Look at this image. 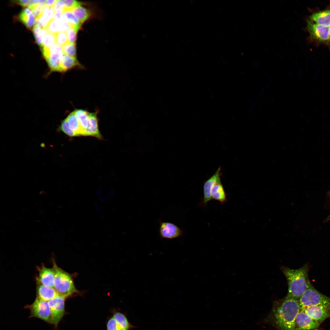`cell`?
<instances>
[{"mask_svg": "<svg viewBox=\"0 0 330 330\" xmlns=\"http://www.w3.org/2000/svg\"><path fill=\"white\" fill-rule=\"evenodd\" d=\"M300 310L299 300L285 297L274 302L270 321L278 330H294L295 319Z\"/></svg>", "mask_w": 330, "mask_h": 330, "instance_id": "cell-1", "label": "cell"}, {"mask_svg": "<svg viewBox=\"0 0 330 330\" xmlns=\"http://www.w3.org/2000/svg\"><path fill=\"white\" fill-rule=\"evenodd\" d=\"M282 271L286 278L288 284V291L286 297L299 300L311 284L308 278L309 266L305 264L297 269L282 267Z\"/></svg>", "mask_w": 330, "mask_h": 330, "instance_id": "cell-2", "label": "cell"}, {"mask_svg": "<svg viewBox=\"0 0 330 330\" xmlns=\"http://www.w3.org/2000/svg\"><path fill=\"white\" fill-rule=\"evenodd\" d=\"M53 268L54 272V288L58 295L66 298L78 293L71 275L59 267L53 260Z\"/></svg>", "mask_w": 330, "mask_h": 330, "instance_id": "cell-3", "label": "cell"}, {"mask_svg": "<svg viewBox=\"0 0 330 330\" xmlns=\"http://www.w3.org/2000/svg\"><path fill=\"white\" fill-rule=\"evenodd\" d=\"M299 300L301 308L317 305L324 307L330 312V297L318 291L311 284Z\"/></svg>", "mask_w": 330, "mask_h": 330, "instance_id": "cell-4", "label": "cell"}, {"mask_svg": "<svg viewBox=\"0 0 330 330\" xmlns=\"http://www.w3.org/2000/svg\"><path fill=\"white\" fill-rule=\"evenodd\" d=\"M27 306L30 310V317L37 318L52 324L51 312L48 301L36 297L32 303Z\"/></svg>", "mask_w": 330, "mask_h": 330, "instance_id": "cell-5", "label": "cell"}, {"mask_svg": "<svg viewBox=\"0 0 330 330\" xmlns=\"http://www.w3.org/2000/svg\"><path fill=\"white\" fill-rule=\"evenodd\" d=\"M307 29L312 41L317 44H330V36L328 27L318 25L307 19Z\"/></svg>", "mask_w": 330, "mask_h": 330, "instance_id": "cell-6", "label": "cell"}, {"mask_svg": "<svg viewBox=\"0 0 330 330\" xmlns=\"http://www.w3.org/2000/svg\"><path fill=\"white\" fill-rule=\"evenodd\" d=\"M66 298L60 295L48 301L50 307L52 324L57 327L65 314V301Z\"/></svg>", "mask_w": 330, "mask_h": 330, "instance_id": "cell-7", "label": "cell"}, {"mask_svg": "<svg viewBox=\"0 0 330 330\" xmlns=\"http://www.w3.org/2000/svg\"><path fill=\"white\" fill-rule=\"evenodd\" d=\"M159 234L161 238L174 239L183 235L182 229L176 225L170 222H159Z\"/></svg>", "mask_w": 330, "mask_h": 330, "instance_id": "cell-8", "label": "cell"}, {"mask_svg": "<svg viewBox=\"0 0 330 330\" xmlns=\"http://www.w3.org/2000/svg\"><path fill=\"white\" fill-rule=\"evenodd\" d=\"M320 324L300 310L295 321L294 330H317Z\"/></svg>", "mask_w": 330, "mask_h": 330, "instance_id": "cell-9", "label": "cell"}, {"mask_svg": "<svg viewBox=\"0 0 330 330\" xmlns=\"http://www.w3.org/2000/svg\"><path fill=\"white\" fill-rule=\"evenodd\" d=\"M301 310L304 311L320 324L330 317V312L321 306H308L301 308Z\"/></svg>", "mask_w": 330, "mask_h": 330, "instance_id": "cell-10", "label": "cell"}, {"mask_svg": "<svg viewBox=\"0 0 330 330\" xmlns=\"http://www.w3.org/2000/svg\"><path fill=\"white\" fill-rule=\"evenodd\" d=\"M221 169L219 167L214 174L205 182L203 187L204 197L203 202L204 204L211 200V189L215 185L221 182Z\"/></svg>", "mask_w": 330, "mask_h": 330, "instance_id": "cell-11", "label": "cell"}, {"mask_svg": "<svg viewBox=\"0 0 330 330\" xmlns=\"http://www.w3.org/2000/svg\"><path fill=\"white\" fill-rule=\"evenodd\" d=\"M37 280L44 285L54 288V272L53 268L42 266L39 269L38 277Z\"/></svg>", "mask_w": 330, "mask_h": 330, "instance_id": "cell-12", "label": "cell"}, {"mask_svg": "<svg viewBox=\"0 0 330 330\" xmlns=\"http://www.w3.org/2000/svg\"><path fill=\"white\" fill-rule=\"evenodd\" d=\"M97 112L90 113L89 115V122L85 136L95 137L98 139L103 140V137L99 129Z\"/></svg>", "mask_w": 330, "mask_h": 330, "instance_id": "cell-13", "label": "cell"}, {"mask_svg": "<svg viewBox=\"0 0 330 330\" xmlns=\"http://www.w3.org/2000/svg\"><path fill=\"white\" fill-rule=\"evenodd\" d=\"M63 53H48L44 58L47 63L49 71L46 77L53 72L61 73L60 66L61 60Z\"/></svg>", "mask_w": 330, "mask_h": 330, "instance_id": "cell-14", "label": "cell"}, {"mask_svg": "<svg viewBox=\"0 0 330 330\" xmlns=\"http://www.w3.org/2000/svg\"><path fill=\"white\" fill-rule=\"evenodd\" d=\"M36 291L37 297L48 302L59 295L54 288L44 285L38 281L37 282Z\"/></svg>", "mask_w": 330, "mask_h": 330, "instance_id": "cell-15", "label": "cell"}, {"mask_svg": "<svg viewBox=\"0 0 330 330\" xmlns=\"http://www.w3.org/2000/svg\"><path fill=\"white\" fill-rule=\"evenodd\" d=\"M70 27L69 24L62 16L60 19L52 20L46 28L48 32L55 34L59 32H65Z\"/></svg>", "mask_w": 330, "mask_h": 330, "instance_id": "cell-16", "label": "cell"}, {"mask_svg": "<svg viewBox=\"0 0 330 330\" xmlns=\"http://www.w3.org/2000/svg\"><path fill=\"white\" fill-rule=\"evenodd\" d=\"M310 19L315 23L328 27L330 24V9L314 13L310 15Z\"/></svg>", "mask_w": 330, "mask_h": 330, "instance_id": "cell-17", "label": "cell"}, {"mask_svg": "<svg viewBox=\"0 0 330 330\" xmlns=\"http://www.w3.org/2000/svg\"><path fill=\"white\" fill-rule=\"evenodd\" d=\"M60 66L61 73L65 72L76 67L83 68V66L79 63L76 57L71 56L64 54L61 58Z\"/></svg>", "mask_w": 330, "mask_h": 330, "instance_id": "cell-18", "label": "cell"}, {"mask_svg": "<svg viewBox=\"0 0 330 330\" xmlns=\"http://www.w3.org/2000/svg\"><path fill=\"white\" fill-rule=\"evenodd\" d=\"M19 18L28 29H32L36 20L35 16L29 8H26L23 9L20 13Z\"/></svg>", "mask_w": 330, "mask_h": 330, "instance_id": "cell-19", "label": "cell"}, {"mask_svg": "<svg viewBox=\"0 0 330 330\" xmlns=\"http://www.w3.org/2000/svg\"><path fill=\"white\" fill-rule=\"evenodd\" d=\"M65 119L69 127L74 132L76 137L83 136L82 130L74 111L70 113Z\"/></svg>", "mask_w": 330, "mask_h": 330, "instance_id": "cell-20", "label": "cell"}, {"mask_svg": "<svg viewBox=\"0 0 330 330\" xmlns=\"http://www.w3.org/2000/svg\"><path fill=\"white\" fill-rule=\"evenodd\" d=\"M212 199L218 201L223 204L226 201V194L221 182L214 185L211 190Z\"/></svg>", "mask_w": 330, "mask_h": 330, "instance_id": "cell-21", "label": "cell"}, {"mask_svg": "<svg viewBox=\"0 0 330 330\" xmlns=\"http://www.w3.org/2000/svg\"><path fill=\"white\" fill-rule=\"evenodd\" d=\"M74 111L82 130L83 136H85L88 124L89 112L86 110L81 109H76Z\"/></svg>", "mask_w": 330, "mask_h": 330, "instance_id": "cell-22", "label": "cell"}, {"mask_svg": "<svg viewBox=\"0 0 330 330\" xmlns=\"http://www.w3.org/2000/svg\"><path fill=\"white\" fill-rule=\"evenodd\" d=\"M62 18L77 31L80 28L82 23L75 16L72 11H65L62 14Z\"/></svg>", "mask_w": 330, "mask_h": 330, "instance_id": "cell-23", "label": "cell"}, {"mask_svg": "<svg viewBox=\"0 0 330 330\" xmlns=\"http://www.w3.org/2000/svg\"><path fill=\"white\" fill-rule=\"evenodd\" d=\"M116 321L121 330H130L133 327L129 322L126 316L123 314L117 312L112 316Z\"/></svg>", "mask_w": 330, "mask_h": 330, "instance_id": "cell-24", "label": "cell"}, {"mask_svg": "<svg viewBox=\"0 0 330 330\" xmlns=\"http://www.w3.org/2000/svg\"><path fill=\"white\" fill-rule=\"evenodd\" d=\"M72 12L82 23L89 19L91 15L90 10L81 6L76 7Z\"/></svg>", "mask_w": 330, "mask_h": 330, "instance_id": "cell-25", "label": "cell"}, {"mask_svg": "<svg viewBox=\"0 0 330 330\" xmlns=\"http://www.w3.org/2000/svg\"><path fill=\"white\" fill-rule=\"evenodd\" d=\"M32 31L36 43L41 47L42 45L44 37L48 32L47 28L42 29L34 25Z\"/></svg>", "mask_w": 330, "mask_h": 330, "instance_id": "cell-26", "label": "cell"}, {"mask_svg": "<svg viewBox=\"0 0 330 330\" xmlns=\"http://www.w3.org/2000/svg\"><path fill=\"white\" fill-rule=\"evenodd\" d=\"M57 130L59 131L64 133L69 137H76L75 133L69 127L65 119L61 121Z\"/></svg>", "mask_w": 330, "mask_h": 330, "instance_id": "cell-27", "label": "cell"}, {"mask_svg": "<svg viewBox=\"0 0 330 330\" xmlns=\"http://www.w3.org/2000/svg\"><path fill=\"white\" fill-rule=\"evenodd\" d=\"M56 43L55 34L48 32L44 37L42 45L41 47L49 48Z\"/></svg>", "mask_w": 330, "mask_h": 330, "instance_id": "cell-28", "label": "cell"}, {"mask_svg": "<svg viewBox=\"0 0 330 330\" xmlns=\"http://www.w3.org/2000/svg\"><path fill=\"white\" fill-rule=\"evenodd\" d=\"M63 53L72 57H76V47L75 43H68L62 46Z\"/></svg>", "mask_w": 330, "mask_h": 330, "instance_id": "cell-29", "label": "cell"}, {"mask_svg": "<svg viewBox=\"0 0 330 330\" xmlns=\"http://www.w3.org/2000/svg\"><path fill=\"white\" fill-rule=\"evenodd\" d=\"M46 7L45 3L33 5L29 7L32 10L36 19L42 14L44 9Z\"/></svg>", "mask_w": 330, "mask_h": 330, "instance_id": "cell-30", "label": "cell"}, {"mask_svg": "<svg viewBox=\"0 0 330 330\" xmlns=\"http://www.w3.org/2000/svg\"><path fill=\"white\" fill-rule=\"evenodd\" d=\"M65 5V11H72L76 7L80 6L82 3L74 0H63Z\"/></svg>", "mask_w": 330, "mask_h": 330, "instance_id": "cell-31", "label": "cell"}, {"mask_svg": "<svg viewBox=\"0 0 330 330\" xmlns=\"http://www.w3.org/2000/svg\"><path fill=\"white\" fill-rule=\"evenodd\" d=\"M56 43L62 46L68 43L66 32H59L54 34Z\"/></svg>", "mask_w": 330, "mask_h": 330, "instance_id": "cell-32", "label": "cell"}, {"mask_svg": "<svg viewBox=\"0 0 330 330\" xmlns=\"http://www.w3.org/2000/svg\"><path fill=\"white\" fill-rule=\"evenodd\" d=\"M77 32L72 27L70 28L67 30L65 32L67 36L68 43H75Z\"/></svg>", "mask_w": 330, "mask_h": 330, "instance_id": "cell-33", "label": "cell"}, {"mask_svg": "<svg viewBox=\"0 0 330 330\" xmlns=\"http://www.w3.org/2000/svg\"><path fill=\"white\" fill-rule=\"evenodd\" d=\"M107 330H121L115 319L113 316L108 320L107 323Z\"/></svg>", "mask_w": 330, "mask_h": 330, "instance_id": "cell-34", "label": "cell"}, {"mask_svg": "<svg viewBox=\"0 0 330 330\" xmlns=\"http://www.w3.org/2000/svg\"><path fill=\"white\" fill-rule=\"evenodd\" d=\"M52 7L55 12L61 11L64 12L65 10V5L63 0H57Z\"/></svg>", "mask_w": 330, "mask_h": 330, "instance_id": "cell-35", "label": "cell"}, {"mask_svg": "<svg viewBox=\"0 0 330 330\" xmlns=\"http://www.w3.org/2000/svg\"><path fill=\"white\" fill-rule=\"evenodd\" d=\"M13 2L23 7H29L35 4L34 0H19L13 1Z\"/></svg>", "mask_w": 330, "mask_h": 330, "instance_id": "cell-36", "label": "cell"}, {"mask_svg": "<svg viewBox=\"0 0 330 330\" xmlns=\"http://www.w3.org/2000/svg\"><path fill=\"white\" fill-rule=\"evenodd\" d=\"M57 1V0H46L45 3L46 6L52 7Z\"/></svg>", "mask_w": 330, "mask_h": 330, "instance_id": "cell-37", "label": "cell"}, {"mask_svg": "<svg viewBox=\"0 0 330 330\" xmlns=\"http://www.w3.org/2000/svg\"><path fill=\"white\" fill-rule=\"evenodd\" d=\"M329 34L330 36V24L328 26Z\"/></svg>", "mask_w": 330, "mask_h": 330, "instance_id": "cell-38", "label": "cell"}, {"mask_svg": "<svg viewBox=\"0 0 330 330\" xmlns=\"http://www.w3.org/2000/svg\"><path fill=\"white\" fill-rule=\"evenodd\" d=\"M327 220H330V215H329V216L328 217V218H327Z\"/></svg>", "mask_w": 330, "mask_h": 330, "instance_id": "cell-39", "label": "cell"}, {"mask_svg": "<svg viewBox=\"0 0 330 330\" xmlns=\"http://www.w3.org/2000/svg\"><path fill=\"white\" fill-rule=\"evenodd\" d=\"M328 194H329V199H330V190L329 191Z\"/></svg>", "mask_w": 330, "mask_h": 330, "instance_id": "cell-40", "label": "cell"}]
</instances>
